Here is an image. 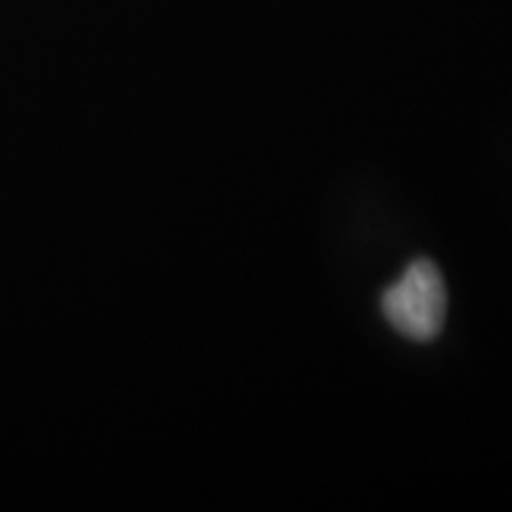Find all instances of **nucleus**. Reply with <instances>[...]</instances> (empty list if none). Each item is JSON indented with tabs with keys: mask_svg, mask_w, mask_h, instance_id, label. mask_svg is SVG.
<instances>
[{
	"mask_svg": "<svg viewBox=\"0 0 512 512\" xmlns=\"http://www.w3.org/2000/svg\"><path fill=\"white\" fill-rule=\"evenodd\" d=\"M382 311L403 337L415 342L437 337L446 316V287L439 268L427 259L413 261L382 294Z\"/></svg>",
	"mask_w": 512,
	"mask_h": 512,
	"instance_id": "nucleus-1",
	"label": "nucleus"
}]
</instances>
